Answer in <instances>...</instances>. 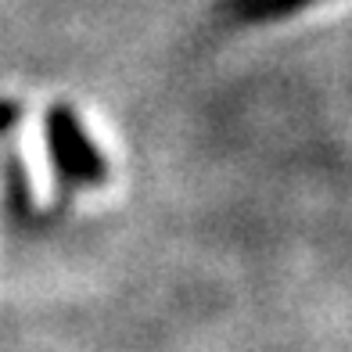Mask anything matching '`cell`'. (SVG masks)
Returning <instances> with one entry per match:
<instances>
[{
	"label": "cell",
	"mask_w": 352,
	"mask_h": 352,
	"mask_svg": "<svg viewBox=\"0 0 352 352\" xmlns=\"http://www.w3.org/2000/svg\"><path fill=\"white\" fill-rule=\"evenodd\" d=\"M22 166L29 180V195L40 205L54 201V158H51V140H47V126L40 116H25L22 122Z\"/></svg>",
	"instance_id": "6da1fadb"
},
{
	"label": "cell",
	"mask_w": 352,
	"mask_h": 352,
	"mask_svg": "<svg viewBox=\"0 0 352 352\" xmlns=\"http://www.w3.org/2000/svg\"><path fill=\"white\" fill-rule=\"evenodd\" d=\"M302 0H234V11L241 14H274V11H284V8H295Z\"/></svg>",
	"instance_id": "7a4b0ae2"
}]
</instances>
